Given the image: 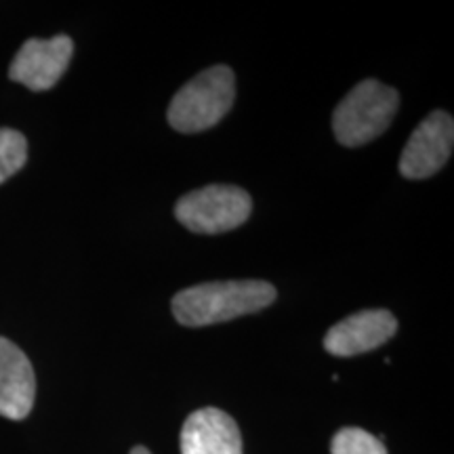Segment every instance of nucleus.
I'll return each instance as SVG.
<instances>
[{
	"label": "nucleus",
	"mask_w": 454,
	"mask_h": 454,
	"mask_svg": "<svg viewBox=\"0 0 454 454\" xmlns=\"http://www.w3.org/2000/svg\"><path fill=\"white\" fill-rule=\"evenodd\" d=\"M74 55V43L70 36L30 38L17 51L15 59L9 66L11 81L24 84L30 90H49L61 81Z\"/></svg>",
	"instance_id": "39448f33"
},
{
	"label": "nucleus",
	"mask_w": 454,
	"mask_h": 454,
	"mask_svg": "<svg viewBox=\"0 0 454 454\" xmlns=\"http://www.w3.org/2000/svg\"><path fill=\"white\" fill-rule=\"evenodd\" d=\"M181 454H242L240 429L219 408H200L185 419Z\"/></svg>",
	"instance_id": "1a4fd4ad"
},
{
	"label": "nucleus",
	"mask_w": 454,
	"mask_h": 454,
	"mask_svg": "<svg viewBox=\"0 0 454 454\" xmlns=\"http://www.w3.org/2000/svg\"><path fill=\"white\" fill-rule=\"evenodd\" d=\"M36 397V374L13 340L0 337V417L24 421Z\"/></svg>",
	"instance_id": "6e6552de"
},
{
	"label": "nucleus",
	"mask_w": 454,
	"mask_h": 454,
	"mask_svg": "<svg viewBox=\"0 0 454 454\" xmlns=\"http://www.w3.org/2000/svg\"><path fill=\"white\" fill-rule=\"evenodd\" d=\"M333 454H387V448L372 434L360 427H343L331 442Z\"/></svg>",
	"instance_id": "9b49d317"
},
{
	"label": "nucleus",
	"mask_w": 454,
	"mask_h": 454,
	"mask_svg": "<svg viewBox=\"0 0 454 454\" xmlns=\"http://www.w3.org/2000/svg\"><path fill=\"white\" fill-rule=\"evenodd\" d=\"M253 200L236 185H207L175 204V217L194 234H223L251 217Z\"/></svg>",
	"instance_id": "20e7f679"
},
{
	"label": "nucleus",
	"mask_w": 454,
	"mask_h": 454,
	"mask_svg": "<svg viewBox=\"0 0 454 454\" xmlns=\"http://www.w3.org/2000/svg\"><path fill=\"white\" fill-rule=\"evenodd\" d=\"M276 288L263 280L207 282L179 291L173 297V316L179 325L200 328L234 317L257 314L276 301Z\"/></svg>",
	"instance_id": "f257e3e1"
},
{
	"label": "nucleus",
	"mask_w": 454,
	"mask_h": 454,
	"mask_svg": "<svg viewBox=\"0 0 454 454\" xmlns=\"http://www.w3.org/2000/svg\"><path fill=\"white\" fill-rule=\"evenodd\" d=\"M236 76L231 67L213 66L184 84L168 106V122L179 133H200L215 127L231 110Z\"/></svg>",
	"instance_id": "f03ea898"
},
{
	"label": "nucleus",
	"mask_w": 454,
	"mask_h": 454,
	"mask_svg": "<svg viewBox=\"0 0 454 454\" xmlns=\"http://www.w3.org/2000/svg\"><path fill=\"white\" fill-rule=\"evenodd\" d=\"M130 454H152L150 450H147L145 446H135L133 450H130Z\"/></svg>",
	"instance_id": "f8f14e48"
},
{
	"label": "nucleus",
	"mask_w": 454,
	"mask_h": 454,
	"mask_svg": "<svg viewBox=\"0 0 454 454\" xmlns=\"http://www.w3.org/2000/svg\"><path fill=\"white\" fill-rule=\"evenodd\" d=\"M400 95L387 84L368 78L345 95L333 114L334 137L340 145L371 144L389 129L395 118Z\"/></svg>",
	"instance_id": "7ed1b4c3"
},
{
	"label": "nucleus",
	"mask_w": 454,
	"mask_h": 454,
	"mask_svg": "<svg viewBox=\"0 0 454 454\" xmlns=\"http://www.w3.org/2000/svg\"><path fill=\"white\" fill-rule=\"evenodd\" d=\"M397 333L395 316L387 309L356 311L328 328L325 349L339 357H351L381 348Z\"/></svg>",
	"instance_id": "0eeeda50"
},
{
	"label": "nucleus",
	"mask_w": 454,
	"mask_h": 454,
	"mask_svg": "<svg viewBox=\"0 0 454 454\" xmlns=\"http://www.w3.org/2000/svg\"><path fill=\"white\" fill-rule=\"evenodd\" d=\"M454 145L450 114L434 112L419 124L400 156V173L406 179H427L448 162Z\"/></svg>",
	"instance_id": "423d86ee"
},
{
	"label": "nucleus",
	"mask_w": 454,
	"mask_h": 454,
	"mask_svg": "<svg viewBox=\"0 0 454 454\" xmlns=\"http://www.w3.org/2000/svg\"><path fill=\"white\" fill-rule=\"evenodd\" d=\"M27 141L20 130L0 129V184L26 167Z\"/></svg>",
	"instance_id": "9d476101"
}]
</instances>
